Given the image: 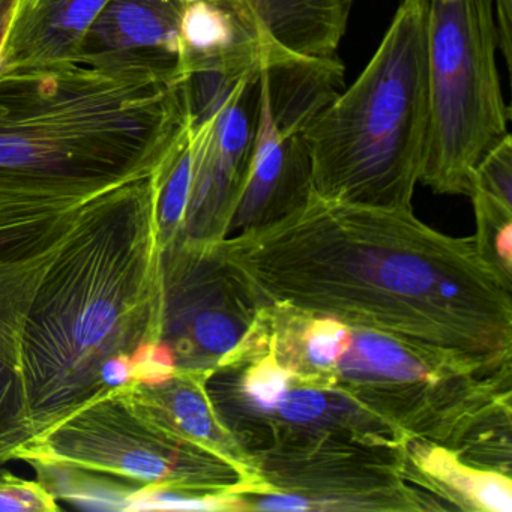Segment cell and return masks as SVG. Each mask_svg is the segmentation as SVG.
<instances>
[{
  "label": "cell",
  "mask_w": 512,
  "mask_h": 512,
  "mask_svg": "<svg viewBox=\"0 0 512 512\" xmlns=\"http://www.w3.org/2000/svg\"><path fill=\"white\" fill-rule=\"evenodd\" d=\"M257 310L328 316L458 374L508 373L512 277L478 236L449 238L412 209L307 202L211 244Z\"/></svg>",
  "instance_id": "1"
},
{
  "label": "cell",
  "mask_w": 512,
  "mask_h": 512,
  "mask_svg": "<svg viewBox=\"0 0 512 512\" xmlns=\"http://www.w3.org/2000/svg\"><path fill=\"white\" fill-rule=\"evenodd\" d=\"M185 77L79 62L0 73V190L80 197L148 178L190 130Z\"/></svg>",
  "instance_id": "2"
},
{
  "label": "cell",
  "mask_w": 512,
  "mask_h": 512,
  "mask_svg": "<svg viewBox=\"0 0 512 512\" xmlns=\"http://www.w3.org/2000/svg\"><path fill=\"white\" fill-rule=\"evenodd\" d=\"M428 137V0H401L361 76L308 125L314 194L412 209Z\"/></svg>",
  "instance_id": "3"
},
{
  "label": "cell",
  "mask_w": 512,
  "mask_h": 512,
  "mask_svg": "<svg viewBox=\"0 0 512 512\" xmlns=\"http://www.w3.org/2000/svg\"><path fill=\"white\" fill-rule=\"evenodd\" d=\"M493 0H428L430 137L421 181L466 194L476 164L508 136Z\"/></svg>",
  "instance_id": "4"
},
{
  "label": "cell",
  "mask_w": 512,
  "mask_h": 512,
  "mask_svg": "<svg viewBox=\"0 0 512 512\" xmlns=\"http://www.w3.org/2000/svg\"><path fill=\"white\" fill-rule=\"evenodd\" d=\"M344 88L340 59H298L262 70L253 158L232 229H250L310 199L313 167L307 128Z\"/></svg>",
  "instance_id": "5"
},
{
  "label": "cell",
  "mask_w": 512,
  "mask_h": 512,
  "mask_svg": "<svg viewBox=\"0 0 512 512\" xmlns=\"http://www.w3.org/2000/svg\"><path fill=\"white\" fill-rule=\"evenodd\" d=\"M262 68L239 79L209 118L190 125L193 184L184 223L212 230L211 244L230 230L256 143Z\"/></svg>",
  "instance_id": "6"
},
{
  "label": "cell",
  "mask_w": 512,
  "mask_h": 512,
  "mask_svg": "<svg viewBox=\"0 0 512 512\" xmlns=\"http://www.w3.org/2000/svg\"><path fill=\"white\" fill-rule=\"evenodd\" d=\"M187 0H109L86 32L76 62L118 76L178 82Z\"/></svg>",
  "instance_id": "7"
},
{
  "label": "cell",
  "mask_w": 512,
  "mask_h": 512,
  "mask_svg": "<svg viewBox=\"0 0 512 512\" xmlns=\"http://www.w3.org/2000/svg\"><path fill=\"white\" fill-rule=\"evenodd\" d=\"M275 55L226 0H187L181 22L182 76L241 79L269 65L295 61Z\"/></svg>",
  "instance_id": "8"
},
{
  "label": "cell",
  "mask_w": 512,
  "mask_h": 512,
  "mask_svg": "<svg viewBox=\"0 0 512 512\" xmlns=\"http://www.w3.org/2000/svg\"><path fill=\"white\" fill-rule=\"evenodd\" d=\"M107 2L19 0L0 47V73L76 62L86 32Z\"/></svg>",
  "instance_id": "9"
},
{
  "label": "cell",
  "mask_w": 512,
  "mask_h": 512,
  "mask_svg": "<svg viewBox=\"0 0 512 512\" xmlns=\"http://www.w3.org/2000/svg\"><path fill=\"white\" fill-rule=\"evenodd\" d=\"M284 58L328 61L346 34L353 0H226Z\"/></svg>",
  "instance_id": "10"
},
{
  "label": "cell",
  "mask_w": 512,
  "mask_h": 512,
  "mask_svg": "<svg viewBox=\"0 0 512 512\" xmlns=\"http://www.w3.org/2000/svg\"><path fill=\"white\" fill-rule=\"evenodd\" d=\"M415 466L436 481L452 499L461 500L466 509L511 512V478L496 470L467 466L455 452L443 446H418L413 454Z\"/></svg>",
  "instance_id": "11"
},
{
  "label": "cell",
  "mask_w": 512,
  "mask_h": 512,
  "mask_svg": "<svg viewBox=\"0 0 512 512\" xmlns=\"http://www.w3.org/2000/svg\"><path fill=\"white\" fill-rule=\"evenodd\" d=\"M293 383V376L275 355L269 344L268 352L254 359L245 370L241 379L242 398L250 409L269 415L277 410L281 398L284 397Z\"/></svg>",
  "instance_id": "12"
},
{
  "label": "cell",
  "mask_w": 512,
  "mask_h": 512,
  "mask_svg": "<svg viewBox=\"0 0 512 512\" xmlns=\"http://www.w3.org/2000/svg\"><path fill=\"white\" fill-rule=\"evenodd\" d=\"M128 511H221L242 509L239 494L184 496L170 491H140L127 497Z\"/></svg>",
  "instance_id": "13"
},
{
  "label": "cell",
  "mask_w": 512,
  "mask_h": 512,
  "mask_svg": "<svg viewBox=\"0 0 512 512\" xmlns=\"http://www.w3.org/2000/svg\"><path fill=\"white\" fill-rule=\"evenodd\" d=\"M133 376L148 385L169 382L176 373V359L166 344H145L131 359Z\"/></svg>",
  "instance_id": "14"
},
{
  "label": "cell",
  "mask_w": 512,
  "mask_h": 512,
  "mask_svg": "<svg viewBox=\"0 0 512 512\" xmlns=\"http://www.w3.org/2000/svg\"><path fill=\"white\" fill-rule=\"evenodd\" d=\"M115 308L107 301H94L77 317L74 337L82 347L98 346L109 337L115 325Z\"/></svg>",
  "instance_id": "15"
},
{
  "label": "cell",
  "mask_w": 512,
  "mask_h": 512,
  "mask_svg": "<svg viewBox=\"0 0 512 512\" xmlns=\"http://www.w3.org/2000/svg\"><path fill=\"white\" fill-rule=\"evenodd\" d=\"M121 469L134 478L146 481H158L167 478L170 473L169 463L160 455L148 451L128 452L121 460Z\"/></svg>",
  "instance_id": "16"
},
{
  "label": "cell",
  "mask_w": 512,
  "mask_h": 512,
  "mask_svg": "<svg viewBox=\"0 0 512 512\" xmlns=\"http://www.w3.org/2000/svg\"><path fill=\"white\" fill-rule=\"evenodd\" d=\"M250 500V499H248ZM260 509V511H311L314 509L313 500L292 491L272 490L260 493L256 499L245 502L244 509Z\"/></svg>",
  "instance_id": "17"
},
{
  "label": "cell",
  "mask_w": 512,
  "mask_h": 512,
  "mask_svg": "<svg viewBox=\"0 0 512 512\" xmlns=\"http://www.w3.org/2000/svg\"><path fill=\"white\" fill-rule=\"evenodd\" d=\"M127 497L107 488L89 487L88 490L74 493L71 500L86 509H125Z\"/></svg>",
  "instance_id": "18"
},
{
  "label": "cell",
  "mask_w": 512,
  "mask_h": 512,
  "mask_svg": "<svg viewBox=\"0 0 512 512\" xmlns=\"http://www.w3.org/2000/svg\"><path fill=\"white\" fill-rule=\"evenodd\" d=\"M494 16L497 17V44L503 59L511 70L512 62V0H493Z\"/></svg>",
  "instance_id": "19"
},
{
  "label": "cell",
  "mask_w": 512,
  "mask_h": 512,
  "mask_svg": "<svg viewBox=\"0 0 512 512\" xmlns=\"http://www.w3.org/2000/svg\"><path fill=\"white\" fill-rule=\"evenodd\" d=\"M41 508L40 497L31 488L0 490V511H28Z\"/></svg>",
  "instance_id": "20"
},
{
  "label": "cell",
  "mask_w": 512,
  "mask_h": 512,
  "mask_svg": "<svg viewBox=\"0 0 512 512\" xmlns=\"http://www.w3.org/2000/svg\"><path fill=\"white\" fill-rule=\"evenodd\" d=\"M131 376H133V367H131L130 359L125 358V356L110 359L104 364L103 379L107 385H124L131 379Z\"/></svg>",
  "instance_id": "21"
},
{
  "label": "cell",
  "mask_w": 512,
  "mask_h": 512,
  "mask_svg": "<svg viewBox=\"0 0 512 512\" xmlns=\"http://www.w3.org/2000/svg\"><path fill=\"white\" fill-rule=\"evenodd\" d=\"M17 2L19 0H0V47L4 44L5 35H7L8 26H10Z\"/></svg>",
  "instance_id": "22"
}]
</instances>
